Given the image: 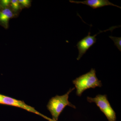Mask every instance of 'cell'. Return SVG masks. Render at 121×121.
<instances>
[{"label": "cell", "mask_w": 121, "mask_h": 121, "mask_svg": "<svg viewBox=\"0 0 121 121\" xmlns=\"http://www.w3.org/2000/svg\"><path fill=\"white\" fill-rule=\"evenodd\" d=\"M96 72L95 69L91 68L89 72L73 80L72 82L76 89V95L80 97L83 92L87 89L102 86L101 81L97 78Z\"/></svg>", "instance_id": "obj_1"}, {"label": "cell", "mask_w": 121, "mask_h": 121, "mask_svg": "<svg viewBox=\"0 0 121 121\" xmlns=\"http://www.w3.org/2000/svg\"><path fill=\"white\" fill-rule=\"evenodd\" d=\"M75 89V87L70 88L65 94L56 95L50 99L47 105V108L51 113L53 121H58L60 115L67 106L76 109L75 106L68 100L69 94Z\"/></svg>", "instance_id": "obj_2"}, {"label": "cell", "mask_w": 121, "mask_h": 121, "mask_svg": "<svg viewBox=\"0 0 121 121\" xmlns=\"http://www.w3.org/2000/svg\"><path fill=\"white\" fill-rule=\"evenodd\" d=\"M87 100L90 103H95L101 111L105 115L108 121H116V113L111 105L106 95L98 94L93 98L87 97Z\"/></svg>", "instance_id": "obj_3"}, {"label": "cell", "mask_w": 121, "mask_h": 121, "mask_svg": "<svg viewBox=\"0 0 121 121\" xmlns=\"http://www.w3.org/2000/svg\"><path fill=\"white\" fill-rule=\"evenodd\" d=\"M0 104L22 108L28 112L35 114L49 121H54L36 110L34 107L26 104L24 101L18 100L7 95L0 94Z\"/></svg>", "instance_id": "obj_4"}, {"label": "cell", "mask_w": 121, "mask_h": 121, "mask_svg": "<svg viewBox=\"0 0 121 121\" xmlns=\"http://www.w3.org/2000/svg\"><path fill=\"white\" fill-rule=\"evenodd\" d=\"M120 27L121 26H113L107 30L104 31H99V32L97 34L93 36H91L90 31L89 32L88 35L79 41L76 44L79 52L77 58V60H80L89 48L96 43L97 39L95 37L101 33L107 31H110L112 32L115 29Z\"/></svg>", "instance_id": "obj_5"}, {"label": "cell", "mask_w": 121, "mask_h": 121, "mask_svg": "<svg viewBox=\"0 0 121 121\" xmlns=\"http://www.w3.org/2000/svg\"><path fill=\"white\" fill-rule=\"evenodd\" d=\"M69 2L76 4L86 5L93 9H97L106 6H112L121 9V7L111 2L108 0H86L83 1H76L69 0Z\"/></svg>", "instance_id": "obj_6"}, {"label": "cell", "mask_w": 121, "mask_h": 121, "mask_svg": "<svg viewBox=\"0 0 121 121\" xmlns=\"http://www.w3.org/2000/svg\"><path fill=\"white\" fill-rule=\"evenodd\" d=\"M18 17L10 7L6 8H0V25L5 29L9 27V21L11 19Z\"/></svg>", "instance_id": "obj_7"}, {"label": "cell", "mask_w": 121, "mask_h": 121, "mask_svg": "<svg viewBox=\"0 0 121 121\" xmlns=\"http://www.w3.org/2000/svg\"><path fill=\"white\" fill-rule=\"evenodd\" d=\"M10 8L17 17L23 9L18 0H11Z\"/></svg>", "instance_id": "obj_8"}, {"label": "cell", "mask_w": 121, "mask_h": 121, "mask_svg": "<svg viewBox=\"0 0 121 121\" xmlns=\"http://www.w3.org/2000/svg\"><path fill=\"white\" fill-rule=\"evenodd\" d=\"M22 9L29 8L31 5L32 0H18Z\"/></svg>", "instance_id": "obj_9"}, {"label": "cell", "mask_w": 121, "mask_h": 121, "mask_svg": "<svg viewBox=\"0 0 121 121\" xmlns=\"http://www.w3.org/2000/svg\"><path fill=\"white\" fill-rule=\"evenodd\" d=\"M109 37L114 43V45L117 48L119 51H121V37H114L112 36H109Z\"/></svg>", "instance_id": "obj_10"}, {"label": "cell", "mask_w": 121, "mask_h": 121, "mask_svg": "<svg viewBox=\"0 0 121 121\" xmlns=\"http://www.w3.org/2000/svg\"><path fill=\"white\" fill-rule=\"evenodd\" d=\"M11 2V0H0V8H9Z\"/></svg>", "instance_id": "obj_11"}]
</instances>
